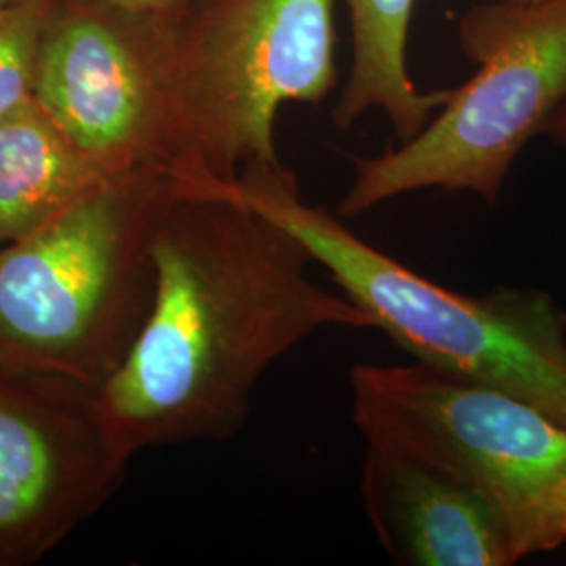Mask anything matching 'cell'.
<instances>
[{"label": "cell", "mask_w": 566, "mask_h": 566, "mask_svg": "<svg viewBox=\"0 0 566 566\" xmlns=\"http://www.w3.org/2000/svg\"><path fill=\"white\" fill-rule=\"evenodd\" d=\"M350 21V70L332 109L346 130L380 112L401 143L416 137L449 102L451 88L420 91L409 76L407 41L416 0H344Z\"/></svg>", "instance_id": "obj_11"}, {"label": "cell", "mask_w": 566, "mask_h": 566, "mask_svg": "<svg viewBox=\"0 0 566 566\" xmlns=\"http://www.w3.org/2000/svg\"><path fill=\"white\" fill-rule=\"evenodd\" d=\"M109 181L39 103L0 118V248L53 221Z\"/></svg>", "instance_id": "obj_10"}, {"label": "cell", "mask_w": 566, "mask_h": 566, "mask_svg": "<svg viewBox=\"0 0 566 566\" xmlns=\"http://www.w3.org/2000/svg\"><path fill=\"white\" fill-rule=\"evenodd\" d=\"M7 4H9V2H7V0H0V9H4V7H7Z\"/></svg>", "instance_id": "obj_17"}, {"label": "cell", "mask_w": 566, "mask_h": 566, "mask_svg": "<svg viewBox=\"0 0 566 566\" xmlns=\"http://www.w3.org/2000/svg\"><path fill=\"white\" fill-rule=\"evenodd\" d=\"M166 181L107 182L0 248V367L97 392L154 303L151 231Z\"/></svg>", "instance_id": "obj_3"}, {"label": "cell", "mask_w": 566, "mask_h": 566, "mask_svg": "<svg viewBox=\"0 0 566 566\" xmlns=\"http://www.w3.org/2000/svg\"><path fill=\"white\" fill-rule=\"evenodd\" d=\"M365 446L439 468L506 512L521 556L549 552L547 514L566 476V426L500 388L430 365L350 371Z\"/></svg>", "instance_id": "obj_6"}, {"label": "cell", "mask_w": 566, "mask_h": 566, "mask_svg": "<svg viewBox=\"0 0 566 566\" xmlns=\"http://www.w3.org/2000/svg\"><path fill=\"white\" fill-rule=\"evenodd\" d=\"M7 2H13V0H7Z\"/></svg>", "instance_id": "obj_18"}, {"label": "cell", "mask_w": 566, "mask_h": 566, "mask_svg": "<svg viewBox=\"0 0 566 566\" xmlns=\"http://www.w3.org/2000/svg\"><path fill=\"white\" fill-rule=\"evenodd\" d=\"M544 137L566 151V102L558 107V112L547 122Z\"/></svg>", "instance_id": "obj_15"}, {"label": "cell", "mask_w": 566, "mask_h": 566, "mask_svg": "<svg viewBox=\"0 0 566 566\" xmlns=\"http://www.w3.org/2000/svg\"><path fill=\"white\" fill-rule=\"evenodd\" d=\"M34 102L109 181L217 191L170 74L168 18L60 0L42 41Z\"/></svg>", "instance_id": "obj_7"}, {"label": "cell", "mask_w": 566, "mask_h": 566, "mask_svg": "<svg viewBox=\"0 0 566 566\" xmlns=\"http://www.w3.org/2000/svg\"><path fill=\"white\" fill-rule=\"evenodd\" d=\"M93 2H99L133 15L181 18L182 13L191 11L200 0H93Z\"/></svg>", "instance_id": "obj_13"}, {"label": "cell", "mask_w": 566, "mask_h": 566, "mask_svg": "<svg viewBox=\"0 0 566 566\" xmlns=\"http://www.w3.org/2000/svg\"><path fill=\"white\" fill-rule=\"evenodd\" d=\"M334 0H200L168 20L170 74L208 179L227 187L248 166L282 163L285 103L336 86Z\"/></svg>", "instance_id": "obj_5"}, {"label": "cell", "mask_w": 566, "mask_h": 566, "mask_svg": "<svg viewBox=\"0 0 566 566\" xmlns=\"http://www.w3.org/2000/svg\"><path fill=\"white\" fill-rule=\"evenodd\" d=\"M547 542L549 552L566 544V476L556 489L547 514Z\"/></svg>", "instance_id": "obj_14"}, {"label": "cell", "mask_w": 566, "mask_h": 566, "mask_svg": "<svg viewBox=\"0 0 566 566\" xmlns=\"http://www.w3.org/2000/svg\"><path fill=\"white\" fill-rule=\"evenodd\" d=\"M151 254L149 315L97 390L126 460L151 447L231 439L264 371L285 353L324 327H371L364 308L311 277L315 261L290 229L229 187L170 191Z\"/></svg>", "instance_id": "obj_1"}, {"label": "cell", "mask_w": 566, "mask_h": 566, "mask_svg": "<svg viewBox=\"0 0 566 566\" xmlns=\"http://www.w3.org/2000/svg\"><path fill=\"white\" fill-rule=\"evenodd\" d=\"M365 447V514L395 563L510 566L523 560L506 512L485 493L392 449Z\"/></svg>", "instance_id": "obj_9"}, {"label": "cell", "mask_w": 566, "mask_h": 566, "mask_svg": "<svg viewBox=\"0 0 566 566\" xmlns=\"http://www.w3.org/2000/svg\"><path fill=\"white\" fill-rule=\"evenodd\" d=\"M97 392L0 367V566L36 565L118 491Z\"/></svg>", "instance_id": "obj_8"}, {"label": "cell", "mask_w": 566, "mask_h": 566, "mask_svg": "<svg viewBox=\"0 0 566 566\" xmlns=\"http://www.w3.org/2000/svg\"><path fill=\"white\" fill-rule=\"evenodd\" d=\"M60 0H13L0 9V118L34 99L42 41Z\"/></svg>", "instance_id": "obj_12"}, {"label": "cell", "mask_w": 566, "mask_h": 566, "mask_svg": "<svg viewBox=\"0 0 566 566\" xmlns=\"http://www.w3.org/2000/svg\"><path fill=\"white\" fill-rule=\"evenodd\" d=\"M458 39L479 65L474 76L451 88L416 137L355 160L340 217L428 189L497 203L523 147L544 135L566 102V0L472 7L458 23Z\"/></svg>", "instance_id": "obj_4"}, {"label": "cell", "mask_w": 566, "mask_h": 566, "mask_svg": "<svg viewBox=\"0 0 566 566\" xmlns=\"http://www.w3.org/2000/svg\"><path fill=\"white\" fill-rule=\"evenodd\" d=\"M229 191L290 229L371 327L418 364L500 388L566 426V313L547 292L468 296L430 282L306 202L282 163L243 168Z\"/></svg>", "instance_id": "obj_2"}, {"label": "cell", "mask_w": 566, "mask_h": 566, "mask_svg": "<svg viewBox=\"0 0 566 566\" xmlns=\"http://www.w3.org/2000/svg\"><path fill=\"white\" fill-rule=\"evenodd\" d=\"M510 2H518V4H542V2H549V0H510Z\"/></svg>", "instance_id": "obj_16"}]
</instances>
